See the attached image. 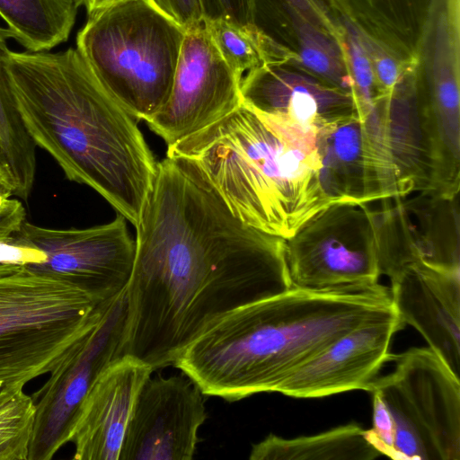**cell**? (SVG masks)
<instances>
[{
	"label": "cell",
	"instance_id": "1",
	"mask_svg": "<svg viewBox=\"0 0 460 460\" xmlns=\"http://www.w3.org/2000/svg\"><path fill=\"white\" fill-rule=\"evenodd\" d=\"M136 228L124 355L153 371L225 314L292 288L286 239L239 219L186 157L157 163Z\"/></svg>",
	"mask_w": 460,
	"mask_h": 460
},
{
	"label": "cell",
	"instance_id": "2",
	"mask_svg": "<svg viewBox=\"0 0 460 460\" xmlns=\"http://www.w3.org/2000/svg\"><path fill=\"white\" fill-rule=\"evenodd\" d=\"M7 66L36 146L69 181L93 189L136 226L157 172L137 120L102 85L76 49L9 50Z\"/></svg>",
	"mask_w": 460,
	"mask_h": 460
},
{
	"label": "cell",
	"instance_id": "3",
	"mask_svg": "<svg viewBox=\"0 0 460 460\" xmlns=\"http://www.w3.org/2000/svg\"><path fill=\"white\" fill-rule=\"evenodd\" d=\"M394 313L390 288L378 282L323 290L292 287L225 314L173 366L204 395L234 402L276 392L335 340Z\"/></svg>",
	"mask_w": 460,
	"mask_h": 460
},
{
	"label": "cell",
	"instance_id": "4",
	"mask_svg": "<svg viewBox=\"0 0 460 460\" xmlns=\"http://www.w3.org/2000/svg\"><path fill=\"white\" fill-rule=\"evenodd\" d=\"M316 132L242 102L166 155L196 163L243 223L288 239L333 203L321 185Z\"/></svg>",
	"mask_w": 460,
	"mask_h": 460
},
{
	"label": "cell",
	"instance_id": "5",
	"mask_svg": "<svg viewBox=\"0 0 460 460\" xmlns=\"http://www.w3.org/2000/svg\"><path fill=\"white\" fill-rule=\"evenodd\" d=\"M394 367L376 377L367 440L395 460H460V378L429 347L389 354Z\"/></svg>",
	"mask_w": 460,
	"mask_h": 460
},
{
	"label": "cell",
	"instance_id": "6",
	"mask_svg": "<svg viewBox=\"0 0 460 460\" xmlns=\"http://www.w3.org/2000/svg\"><path fill=\"white\" fill-rule=\"evenodd\" d=\"M184 33L148 1L129 0L88 17L76 49L102 85L147 122L169 98Z\"/></svg>",
	"mask_w": 460,
	"mask_h": 460
},
{
	"label": "cell",
	"instance_id": "7",
	"mask_svg": "<svg viewBox=\"0 0 460 460\" xmlns=\"http://www.w3.org/2000/svg\"><path fill=\"white\" fill-rule=\"evenodd\" d=\"M104 302L26 266L0 273V387L50 373L96 323Z\"/></svg>",
	"mask_w": 460,
	"mask_h": 460
},
{
	"label": "cell",
	"instance_id": "8",
	"mask_svg": "<svg viewBox=\"0 0 460 460\" xmlns=\"http://www.w3.org/2000/svg\"><path fill=\"white\" fill-rule=\"evenodd\" d=\"M360 119L376 201L438 194V151L416 69Z\"/></svg>",
	"mask_w": 460,
	"mask_h": 460
},
{
	"label": "cell",
	"instance_id": "9",
	"mask_svg": "<svg viewBox=\"0 0 460 460\" xmlns=\"http://www.w3.org/2000/svg\"><path fill=\"white\" fill-rule=\"evenodd\" d=\"M367 204L331 203L286 239L293 288L323 290L377 283V213Z\"/></svg>",
	"mask_w": 460,
	"mask_h": 460
},
{
	"label": "cell",
	"instance_id": "10",
	"mask_svg": "<svg viewBox=\"0 0 460 460\" xmlns=\"http://www.w3.org/2000/svg\"><path fill=\"white\" fill-rule=\"evenodd\" d=\"M127 317L125 288L105 301L96 323L31 395L36 411L28 460H50L69 443L72 426L91 385L124 355Z\"/></svg>",
	"mask_w": 460,
	"mask_h": 460
},
{
	"label": "cell",
	"instance_id": "11",
	"mask_svg": "<svg viewBox=\"0 0 460 460\" xmlns=\"http://www.w3.org/2000/svg\"><path fill=\"white\" fill-rule=\"evenodd\" d=\"M127 219L85 229H52L25 221L9 240L41 251L46 259L26 267L78 287L97 303L126 288L133 270L136 242Z\"/></svg>",
	"mask_w": 460,
	"mask_h": 460
},
{
	"label": "cell",
	"instance_id": "12",
	"mask_svg": "<svg viewBox=\"0 0 460 460\" xmlns=\"http://www.w3.org/2000/svg\"><path fill=\"white\" fill-rule=\"evenodd\" d=\"M242 79L224 60L203 22L185 31L169 98L146 123L170 146L240 106Z\"/></svg>",
	"mask_w": 460,
	"mask_h": 460
},
{
	"label": "cell",
	"instance_id": "13",
	"mask_svg": "<svg viewBox=\"0 0 460 460\" xmlns=\"http://www.w3.org/2000/svg\"><path fill=\"white\" fill-rule=\"evenodd\" d=\"M416 193L383 199L376 211L379 270L390 279L418 262L460 270L458 196Z\"/></svg>",
	"mask_w": 460,
	"mask_h": 460
},
{
	"label": "cell",
	"instance_id": "14",
	"mask_svg": "<svg viewBox=\"0 0 460 460\" xmlns=\"http://www.w3.org/2000/svg\"><path fill=\"white\" fill-rule=\"evenodd\" d=\"M203 394L185 374L149 377L130 418L119 460H190L207 419Z\"/></svg>",
	"mask_w": 460,
	"mask_h": 460
},
{
	"label": "cell",
	"instance_id": "15",
	"mask_svg": "<svg viewBox=\"0 0 460 460\" xmlns=\"http://www.w3.org/2000/svg\"><path fill=\"white\" fill-rule=\"evenodd\" d=\"M404 324L394 313L343 334L298 367L277 388L295 398L366 390L387 361L392 337Z\"/></svg>",
	"mask_w": 460,
	"mask_h": 460
},
{
	"label": "cell",
	"instance_id": "16",
	"mask_svg": "<svg viewBox=\"0 0 460 460\" xmlns=\"http://www.w3.org/2000/svg\"><path fill=\"white\" fill-rule=\"evenodd\" d=\"M242 102L318 131L358 116L352 93L336 88L290 63L274 61L250 70L241 82Z\"/></svg>",
	"mask_w": 460,
	"mask_h": 460
},
{
	"label": "cell",
	"instance_id": "17",
	"mask_svg": "<svg viewBox=\"0 0 460 460\" xmlns=\"http://www.w3.org/2000/svg\"><path fill=\"white\" fill-rule=\"evenodd\" d=\"M153 369L123 355L94 380L81 403L69 437L76 460H119L140 390Z\"/></svg>",
	"mask_w": 460,
	"mask_h": 460
},
{
	"label": "cell",
	"instance_id": "18",
	"mask_svg": "<svg viewBox=\"0 0 460 460\" xmlns=\"http://www.w3.org/2000/svg\"><path fill=\"white\" fill-rule=\"evenodd\" d=\"M391 280L394 309L460 378V270L424 263L402 268Z\"/></svg>",
	"mask_w": 460,
	"mask_h": 460
},
{
	"label": "cell",
	"instance_id": "19",
	"mask_svg": "<svg viewBox=\"0 0 460 460\" xmlns=\"http://www.w3.org/2000/svg\"><path fill=\"white\" fill-rule=\"evenodd\" d=\"M320 181L332 202L376 201L359 116L316 132Z\"/></svg>",
	"mask_w": 460,
	"mask_h": 460
},
{
	"label": "cell",
	"instance_id": "20",
	"mask_svg": "<svg viewBox=\"0 0 460 460\" xmlns=\"http://www.w3.org/2000/svg\"><path fill=\"white\" fill-rule=\"evenodd\" d=\"M382 456L367 440L366 429L349 423L293 438L270 434L254 444L251 460H372Z\"/></svg>",
	"mask_w": 460,
	"mask_h": 460
},
{
	"label": "cell",
	"instance_id": "21",
	"mask_svg": "<svg viewBox=\"0 0 460 460\" xmlns=\"http://www.w3.org/2000/svg\"><path fill=\"white\" fill-rule=\"evenodd\" d=\"M12 32L0 27V143L5 155L14 195L26 200L36 175V144L22 119L7 66Z\"/></svg>",
	"mask_w": 460,
	"mask_h": 460
},
{
	"label": "cell",
	"instance_id": "22",
	"mask_svg": "<svg viewBox=\"0 0 460 460\" xmlns=\"http://www.w3.org/2000/svg\"><path fill=\"white\" fill-rule=\"evenodd\" d=\"M75 0H0V16L30 52L47 51L66 41L74 27Z\"/></svg>",
	"mask_w": 460,
	"mask_h": 460
},
{
	"label": "cell",
	"instance_id": "23",
	"mask_svg": "<svg viewBox=\"0 0 460 460\" xmlns=\"http://www.w3.org/2000/svg\"><path fill=\"white\" fill-rule=\"evenodd\" d=\"M204 25L224 60L239 76L265 63H291V53L255 23L240 24L226 18L204 19Z\"/></svg>",
	"mask_w": 460,
	"mask_h": 460
},
{
	"label": "cell",
	"instance_id": "24",
	"mask_svg": "<svg viewBox=\"0 0 460 460\" xmlns=\"http://www.w3.org/2000/svg\"><path fill=\"white\" fill-rule=\"evenodd\" d=\"M296 35L295 62L323 82L353 94L342 41L288 8Z\"/></svg>",
	"mask_w": 460,
	"mask_h": 460
},
{
	"label": "cell",
	"instance_id": "25",
	"mask_svg": "<svg viewBox=\"0 0 460 460\" xmlns=\"http://www.w3.org/2000/svg\"><path fill=\"white\" fill-rule=\"evenodd\" d=\"M24 386L0 387V460H28L36 410Z\"/></svg>",
	"mask_w": 460,
	"mask_h": 460
},
{
	"label": "cell",
	"instance_id": "26",
	"mask_svg": "<svg viewBox=\"0 0 460 460\" xmlns=\"http://www.w3.org/2000/svg\"><path fill=\"white\" fill-rule=\"evenodd\" d=\"M342 45L352 80L353 96L362 118L383 97L377 87L371 63L356 31V24L347 18L340 22Z\"/></svg>",
	"mask_w": 460,
	"mask_h": 460
},
{
	"label": "cell",
	"instance_id": "27",
	"mask_svg": "<svg viewBox=\"0 0 460 460\" xmlns=\"http://www.w3.org/2000/svg\"><path fill=\"white\" fill-rule=\"evenodd\" d=\"M356 31L371 63L376 82L383 96L391 93L415 67L402 61L379 40L356 25Z\"/></svg>",
	"mask_w": 460,
	"mask_h": 460
},
{
	"label": "cell",
	"instance_id": "28",
	"mask_svg": "<svg viewBox=\"0 0 460 460\" xmlns=\"http://www.w3.org/2000/svg\"><path fill=\"white\" fill-rule=\"evenodd\" d=\"M204 19L226 18L240 24L255 23L256 0H200Z\"/></svg>",
	"mask_w": 460,
	"mask_h": 460
},
{
	"label": "cell",
	"instance_id": "29",
	"mask_svg": "<svg viewBox=\"0 0 460 460\" xmlns=\"http://www.w3.org/2000/svg\"><path fill=\"white\" fill-rule=\"evenodd\" d=\"M184 31L201 24L204 13L200 0H146Z\"/></svg>",
	"mask_w": 460,
	"mask_h": 460
},
{
	"label": "cell",
	"instance_id": "30",
	"mask_svg": "<svg viewBox=\"0 0 460 460\" xmlns=\"http://www.w3.org/2000/svg\"><path fill=\"white\" fill-rule=\"evenodd\" d=\"M288 8L299 13L308 22L318 26L342 41V28L336 22L323 0H284Z\"/></svg>",
	"mask_w": 460,
	"mask_h": 460
},
{
	"label": "cell",
	"instance_id": "31",
	"mask_svg": "<svg viewBox=\"0 0 460 460\" xmlns=\"http://www.w3.org/2000/svg\"><path fill=\"white\" fill-rule=\"evenodd\" d=\"M45 259L46 255L33 247L15 243L9 239L0 242V263L2 264L27 266L42 262Z\"/></svg>",
	"mask_w": 460,
	"mask_h": 460
},
{
	"label": "cell",
	"instance_id": "32",
	"mask_svg": "<svg viewBox=\"0 0 460 460\" xmlns=\"http://www.w3.org/2000/svg\"><path fill=\"white\" fill-rule=\"evenodd\" d=\"M26 221V211L17 199H7L0 206V242L18 233Z\"/></svg>",
	"mask_w": 460,
	"mask_h": 460
},
{
	"label": "cell",
	"instance_id": "33",
	"mask_svg": "<svg viewBox=\"0 0 460 460\" xmlns=\"http://www.w3.org/2000/svg\"><path fill=\"white\" fill-rule=\"evenodd\" d=\"M127 1L129 0H75L78 7L85 8L88 17Z\"/></svg>",
	"mask_w": 460,
	"mask_h": 460
},
{
	"label": "cell",
	"instance_id": "34",
	"mask_svg": "<svg viewBox=\"0 0 460 460\" xmlns=\"http://www.w3.org/2000/svg\"><path fill=\"white\" fill-rule=\"evenodd\" d=\"M0 195L10 198L14 195L13 185L10 175L0 169Z\"/></svg>",
	"mask_w": 460,
	"mask_h": 460
},
{
	"label": "cell",
	"instance_id": "35",
	"mask_svg": "<svg viewBox=\"0 0 460 460\" xmlns=\"http://www.w3.org/2000/svg\"><path fill=\"white\" fill-rule=\"evenodd\" d=\"M0 169L4 171L5 172H7L9 174L7 161H6L5 155H4V152L3 150L1 143H0Z\"/></svg>",
	"mask_w": 460,
	"mask_h": 460
},
{
	"label": "cell",
	"instance_id": "36",
	"mask_svg": "<svg viewBox=\"0 0 460 460\" xmlns=\"http://www.w3.org/2000/svg\"><path fill=\"white\" fill-rule=\"evenodd\" d=\"M9 198L4 197L0 195V206Z\"/></svg>",
	"mask_w": 460,
	"mask_h": 460
}]
</instances>
